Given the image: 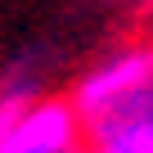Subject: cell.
<instances>
[{
	"instance_id": "6da1fadb",
	"label": "cell",
	"mask_w": 153,
	"mask_h": 153,
	"mask_svg": "<svg viewBox=\"0 0 153 153\" xmlns=\"http://www.w3.org/2000/svg\"><path fill=\"white\" fill-rule=\"evenodd\" d=\"M149 81H153V32H135V36L108 41L95 59H86L72 72V81L63 86V95L72 99V108L81 113V122L90 131L99 117L122 108Z\"/></svg>"
},
{
	"instance_id": "7a4b0ae2",
	"label": "cell",
	"mask_w": 153,
	"mask_h": 153,
	"mask_svg": "<svg viewBox=\"0 0 153 153\" xmlns=\"http://www.w3.org/2000/svg\"><path fill=\"white\" fill-rule=\"evenodd\" d=\"M0 153H86V122L63 90L0 122Z\"/></svg>"
},
{
	"instance_id": "3957f363",
	"label": "cell",
	"mask_w": 153,
	"mask_h": 153,
	"mask_svg": "<svg viewBox=\"0 0 153 153\" xmlns=\"http://www.w3.org/2000/svg\"><path fill=\"white\" fill-rule=\"evenodd\" d=\"M59 68H63V50L50 36H32V41L14 45L9 54H0V122L36 104L41 95L59 90L54 86Z\"/></svg>"
},
{
	"instance_id": "277c9868",
	"label": "cell",
	"mask_w": 153,
	"mask_h": 153,
	"mask_svg": "<svg viewBox=\"0 0 153 153\" xmlns=\"http://www.w3.org/2000/svg\"><path fill=\"white\" fill-rule=\"evenodd\" d=\"M122 5H131L135 14H149V9H153V0H122Z\"/></svg>"
},
{
	"instance_id": "5b68a950",
	"label": "cell",
	"mask_w": 153,
	"mask_h": 153,
	"mask_svg": "<svg viewBox=\"0 0 153 153\" xmlns=\"http://www.w3.org/2000/svg\"><path fill=\"white\" fill-rule=\"evenodd\" d=\"M149 18H153V9H149Z\"/></svg>"
}]
</instances>
